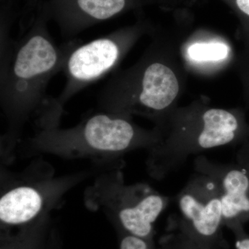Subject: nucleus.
Here are the masks:
<instances>
[{
  "label": "nucleus",
  "mask_w": 249,
  "mask_h": 249,
  "mask_svg": "<svg viewBox=\"0 0 249 249\" xmlns=\"http://www.w3.org/2000/svg\"><path fill=\"white\" fill-rule=\"evenodd\" d=\"M22 28L18 39L10 35L12 18L1 16L0 100L12 124L25 121L31 113L47 103L49 81L62 71L70 51L77 42L69 41L60 47L49 31L50 22L42 9Z\"/></svg>",
  "instance_id": "f257e3e1"
},
{
  "label": "nucleus",
  "mask_w": 249,
  "mask_h": 249,
  "mask_svg": "<svg viewBox=\"0 0 249 249\" xmlns=\"http://www.w3.org/2000/svg\"><path fill=\"white\" fill-rule=\"evenodd\" d=\"M159 139L157 133L134 125L127 115L104 111L71 128L60 129L53 121L46 122L33 142L52 151L119 156L139 147L149 150Z\"/></svg>",
  "instance_id": "f03ea898"
},
{
  "label": "nucleus",
  "mask_w": 249,
  "mask_h": 249,
  "mask_svg": "<svg viewBox=\"0 0 249 249\" xmlns=\"http://www.w3.org/2000/svg\"><path fill=\"white\" fill-rule=\"evenodd\" d=\"M169 133L149 149V173L161 179L199 152L240 142L230 118L222 109L211 108L197 114L178 115Z\"/></svg>",
  "instance_id": "7ed1b4c3"
},
{
  "label": "nucleus",
  "mask_w": 249,
  "mask_h": 249,
  "mask_svg": "<svg viewBox=\"0 0 249 249\" xmlns=\"http://www.w3.org/2000/svg\"><path fill=\"white\" fill-rule=\"evenodd\" d=\"M178 214L169 220L201 249H227L223 208L217 183L204 173H193L176 197Z\"/></svg>",
  "instance_id": "20e7f679"
},
{
  "label": "nucleus",
  "mask_w": 249,
  "mask_h": 249,
  "mask_svg": "<svg viewBox=\"0 0 249 249\" xmlns=\"http://www.w3.org/2000/svg\"><path fill=\"white\" fill-rule=\"evenodd\" d=\"M141 26L111 32L70 51L62 72L66 83L55 99L60 107L79 91L112 71L140 31Z\"/></svg>",
  "instance_id": "39448f33"
},
{
  "label": "nucleus",
  "mask_w": 249,
  "mask_h": 249,
  "mask_svg": "<svg viewBox=\"0 0 249 249\" xmlns=\"http://www.w3.org/2000/svg\"><path fill=\"white\" fill-rule=\"evenodd\" d=\"M101 201L119 232L154 241L156 221L169 204L170 197L145 183L126 185L119 173L112 177Z\"/></svg>",
  "instance_id": "423d86ee"
},
{
  "label": "nucleus",
  "mask_w": 249,
  "mask_h": 249,
  "mask_svg": "<svg viewBox=\"0 0 249 249\" xmlns=\"http://www.w3.org/2000/svg\"><path fill=\"white\" fill-rule=\"evenodd\" d=\"M142 2V0H43L37 8L42 10L49 21L56 24L62 37L72 38Z\"/></svg>",
  "instance_id": "0eeeda50"
},
{
  "label": "nucleus",
  "mask_w": 249,
  "mask_h": 249,
  "mask_svg": "<svg viewBox=\"0 0 249 249\" xmlns=\"http://www.w3.org/2000/svg\"><path fill=\"white\" fill-rule=\"evenodd\" d=\"M196 172L217 183L223 208L224 227L232 232L249 223V171L237 163H218L199 155L193 163Z\"/></svg>",
  "instance_id": "6e6552de"
},
{
  "label": "nucleus",
  "mask_w": 249,
  "mask_h": 249,
  "mask_svg": "<svg viewBox=\"0 0 249 249\" xmlns=\"http://www.w3.org/2000/svg\"><path fill=\"white\" fill-rule=\"evenodd\" d=\"M46 199L36 187L22 185L14 187L0 198V222L4 232L18 229L19 231L35 227L33 224L42 215Z\"/></svg>",
  "instance_id": "1a4fd4ad"
},
{
  "label": "nucleus",
  "mask_w": 249,
  "mask_h": 249,
  "mask_svg": "<svg viewBox=\"0 0 249 249\" xmlns=\"http://www.w3.org/2000/svg\"><path fill=\"white\" fill-rule=\"evenodd\" d=\"M227 45L219 42H197L187 50L188 58L196 62H219L229 56Z\"/></svg>",
  "instance_id": "9d476101"
},
{
  "label": "nucleus",
  "mask_w": 249,
  "mask_h": 249,
  "mask_svg": "<svg viewBox=\"0 0 249 249\" xmlns=\"http://www.w3.org/2000/svg\"><path fill=\"white\" fill-rule=\"evenodd\" d=\"M40 232L34 227L16 234H2L0 249H40Z\"/></svg>",
  "instance_id": "9b49d317"
},
{
  "label": "nucleus",
  "mask_w": 249,
  "mask_h": 249,
  "mask_svg": "<svg viewBox=\"0 0 249 249\" xmlns=\"http://www.w3.org/2000/svg\"><path fill=\"white\" fill-rule=\"evenodd\" d=\"M168 231L166 234L162 236L160 247L157 249H201L170 220Z\"/></svg>",
  "instance_id": "f8f14e48"
},
{
  "label": "nucleus",
  "mask_w": 249,
  "mask_h": 249,
  "mask_svg": "<svg viewBox=\"0 0 249 249\" xmlns=\"http://www.w3.org/2000/svg\"><path fill=\"white\" fill-rule=\"evenodd\" d=\"M119 249H157L152 241L145 240L131 234L121 233Z\"/></svg>",
  "instance_id": "ddd939ff"
},
{
  "label": "nucleus",
  "mask_w": 249,
  "mask_h": 249,
  "mask_svg": "<svg viewBox=\"0 0 249 249\" xmlns=\"http://www.w3.org/2000/svg\"><path fill=\"white\" fill-rule=\"evenodd\" d=\"M236 163L249 171V134L236 154Z\"/></svg>",
  "instance_id": "4468645a"
},
{
  "label": "nucleus",
  "mask_w": 249,
  "mask_h": 249,
  "mask_svg": "<svg viewBox=\"0 0 249 249\" xmlns=\"http://www.w3.org/2000/svg\"><path fill=\"white\" fill-rule=\"evenodd\" d=\"M232 233L235 237L236 249H249V234L245 229H239Z\"/></svg>",
  "instance_id": "2eb2a0df"
},
{
  "label": "nucleus",
  "mask_w": 249,
  "mask_h": 249,
  "mask_svg": "<svg viewBox=\"0 0 249 249\" xmlns=\"http://www.w3.org/2000/svg\"><path fill=\"white\" fill-rule=\"evenodd\" d=\"M234 7L241 17L249 23V0H232Z\"/></svg>",
  "instance_id": "dca6fc26"
},
{
  "label": "nucleus",
  "mask_w": 249,
  "mask_h": 249,
  "mask_svg": "<svg viewBox=\"0 0 249 249\" xmlns=\"http://www.w3.org/2000/svg\"><path fill=\"white\" fill-rule=\"evenodd\" d=\"M17 0H1V6H7L12 9L13 4Z\"/></svg>",
  "instance_id": "f3484780"
},
{
  "label": "nucleus",
  "mask_w": 249,
  "mask_h": 249,
  "mask_svg": "<svg viewBox=\"0 0 249 249\" xmlns=\"http://www.w3.org/2000/svg\"></svg>",
  "instance_id": "a211bd4d"
}]
</instances>
